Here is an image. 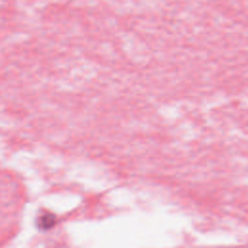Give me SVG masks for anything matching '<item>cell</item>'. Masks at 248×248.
I'll use <instances>...</instances> for the list:
<instances>
[{
    "label": "cell",
    "instance_id": "cell-1",
    "mask_svg": "<svg viewBox=\"0 0 248 248\" xmlns=\"http://www.w3.org/2000/svg\"><path fill=\"white\" fill-rule=\"evenodd\" d=\"M55 224V216L50 213H46L38 219V227L43 230H48Z\"/></svg>",
    "mask_w": 248,
    "mask_h": 248
}]
</instances>
